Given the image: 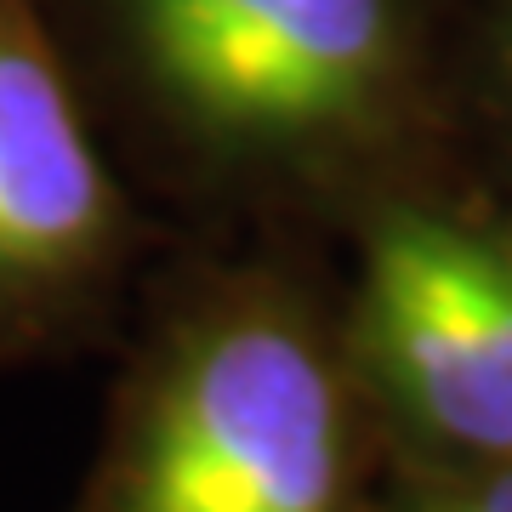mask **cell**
<instances>
[{"mask_svg":"<svg viewBox=\"0 0 512 512\" xmlns=\"http://www.w3.org/2000/svg\"><path fill=\"white\" fill-rule=\"evenodd\" d=\"M365 382L342 313L262 245L148 279L69 512H359Z\"/></svg>","mask_w":512,"mask_h":512,"instance_id":"cell-1","label":"cell"},{"mask_svg":"<svg viewBox=\"0 0 512 512\" xmlns=\"http://www.w3.org/2000/svg\"><path fill=\"white\" fill-rule=\"evenodd\" d=\"M109 137L177 200L256 217L387 143L404 0H92Z\"/></svg>","mask_w":512,"mask_h":512,"instance_id":"cell-2","label":"cell"},{"mask_svg":"<svg viewBox=\"0 0 512 512\" xmlns=\"http://www.w3.org/2000/svg\"><path fill=\"white\" fill-rule=\"evenodd\" d=\"M154 239L46 0H0V370L103 342Z\"/></svg>","mask_w":512,"mask_h":512,"instance_id":"cell-3","label":"cell"},{"mask_svg":"<svg viewBox=\"0 0 512 512\" xmlns=\"http://www.w3.org/2000/svg\"><path fill=\"white\" fill-rule=\"evenodd\" d=\"M342 330L376 410L456 461H512V239L382 200L359 222Z\"/></svg>","mask_w":512,"mask_h":512,"instance_id":"cell-4","label":"cell"},{"mask_svg":"<svg viewBox=\"0 0 512 512\" xmlns=\"http://www.w3.org/2000/svg\"><path fill=\"white\" fill-rule=\"evenodd\" d=\"M404 512H512V461H456L427 478Z\"/></svg>","mask_w":512,"mask_h":512,"instance_id":"cell-5","label":"cell"}]
</instances>
